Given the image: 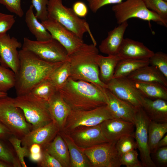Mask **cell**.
Listing matches in <instances>:
<instances>
[{
	"label": "cell",
	"instance_id": "cell-32",
	"mask_svg": "<svg viewBox=\"0 0 167 167\" xmlns=\"http://www.w3.org/2000/svg\"><path fill=\"white\" fill-rule=\"evenodd\" d=\"M70 75V65L68 60L63 61L48 78L53 82L58 90L65 84Z\"/></svg>",
	"mask_w": 167,
	"mask_h": 167
},
{
	"label": "cell",
	"instance_id": "cell-28",
	"mask_svg": "<svg viewBox=\"0 0 167 167\" xmlns=\"http://www.w3.org/2000/svg\"><path fill=\"white\" fill-rule=\"evenodd\" d=\"M136 88L145 97L167 100V88L156 83L134 82Z\"/></svg>",
	"mask_w": 167,
	"mask_h": 167
},
{
	"label": "cell",
	"instance_id": "cell-12",
	"mask_svg": "<svg viewBox=\"0 0 167 167\" xmlns=\"http://www.w3.org/2000/svg\"><path fill=\"white\" fill-rule=\"evenodd\" d=\"M106 85L107 88L117 97L136 108L142 107L144 97L126 77L113 78Z\"/></svg>",
	"mask_w": 167,
	"mask_h": 167
},
{
	"label": "cell",
	"instance_id": "cell-37",
	"mask_svg": "<svg viewBox=\"0 0 167 167\" xmlns=\"http://www.w3.org/2000/svg\"><path fill=\"white\" fill-rule=\"evenodd\" d=\"M149 65L156 67L167 79V54L159 51L149 59Z\"/></svg>",
	"mask_w": 167,
	"mask_h": 167
},
{
	"label": "cell",
	"instance_id": "cell-31",
	"mask_svg": "<svg viewBox=\"0 0 167 167\" xmlns=\"http://www.w3.org/2000/svg\"><path fill=\"white\" fill-rule=\"evenodd\" d=\"M58 91L53 82L47 78L34 87L29 93L36 97L48 101Z\"/></svg>",
	"mask_w": 167,
	"mask_h": 167
},
{
	"label": "cell",
	"instance_id": "cell-21",
	"mask_svg": "<svg viewBox=\"0 0 167 167\" xmlns=\"http://www.w3.org/2000/svg\"><path fill=\"white\" fill-rule=\"evenodd\" d=\"M154 53L143 43L125 38L117 55L120 59H148Z\"/></svg>",
	"mask_w": 167,
	"mask_h": 167
},
{
	"label": "cell",
	"instance_id": "cell-25",
	"mask_svg": "<svg viewBox=\"0 0 167 167\" xmlns=\"http://www.w3.org/2000/svg\"><path fill=\"white\" fill-rule=\"evenodd\" d=\"M59 133L67 145L70 155L71 167H92L83 150L75 144L69 135L61 131Z\"/></svg>",
	"mask_w": 167,
	"mask_h": 167
},
{
	"label": "cell",
	"instance_id": "cell-11",
	"mask_svg": "<svg viewBox=\"0 0 167 167\" xmlns=\"http://www.w3.org/2000/svg\"><path fill=\"white\" fill-rule=\"evenodd\" d=\"M116 142H107L83 149L92 167H120V157L115 147Z\"/></svg>",
	"mask_w": 167,
	"mask_h": 167
},
{
	"label": "cell",
	"instance_id": "cell-6",
	"mask_svg": "<svg viewBox=\"0 0 167 167\" xmlns=\"http://www.w3.org/2000/svg\"><path fill=\"white\" fill-rule=\"evenodd\" d=\"M0 122L21 139L32 129L22 110L15 105L13 98L8 96L0 97Z\"/></svg>",
	"mask_w": 167,
	"mask_h": 167
},
{
	"label": "cell",
	"instance_id": "cell-4",
	"mask_svg": "<svg viewBox=\"0 0 167 167\" xmlns=\"http://www.w3.org/2000/svg\"><path fill=\"white\" fill-rule=\"evenodd\" d=\"M47 12L48 19L58 22L81 39L85 32H88L93 44L96 45L88 24L77 15L72 8L64 6L62 0H49Z\"/></svg>",
	"mask_w": 167,
	"mask_h": 167
},
{
	"label": "cell",
	"instance_id": "cell-39",
	"mask_svg": "<svg viewBox=\"0 0 167 167\" xmlns=\"http://www.w3.org/2000/svg\"><path fill=\"white\" fill-rule=\"evenodd\" d=\"M138 154L135 149L128 152L120 156L121 165L126 167H142V163L138 159Z\"/></svg>",
	"mask_w": 167,
	"mask_h": 167
},
{
	"label": "cell",
	"instance_id": "cell-15",
	"mask_svg": "<svg viewBox=\"0 0 167 167\" xmlns=\"http://www.w3.org/2000/svg\"><path fill=\"white\" fill-rule=\"evenodd\" d=\"M68 135L75 144L83 149L109 142L102 133L100 124L77 127Z\"/></svg>",
	"mask_w": 167,
	"mask_h": 167
},
{
	"label": "cell",
	"instance_id": "cell-7",
	"mask_svg": "<svg viewBox=\"0 0 167 167\" xmlns=\"http://www.w3.org/2000/svg\"><path fill=\"white\" fill-rule=\"evenodd\" d=\"M112 10L118 24L135 18L148 22L152 21L167 27V20L148 9L143 0H126L113 6Z\"/></svg>",
	"mask_w": 167,
	"mask_h": 167
},
{
	"label": "cell",
	"instance_id": "cell-24",
	"mask_svg": "<svg viewBox=\"0 0 167 167\" xmlns=\"http://www.w3.org/2000/svg\"><path fill=\"white\" fill-rule=\"evenodd\" d=\"M43 148L56 158L62 167H71L68 148L59 132L52 141Z\"/></svg>",
	"mask_w": 167,
	"mask_h": 167
},
{
	"label": "cell",
	"instance_id": "cell-50",
	"mask_svg": "<svg viewBox=\"0 0 167 167\" xmlns=\"http://www.w3.org/2000/svg\"><path fill=\"white\" fill-rule=\"evenodd\" d=\"M12 166L8 163L0 160V167H11Z\"/></svg>",
	"mask_w": 167,
	"mask_h": 167
},
{
	"label": "cell",
	"instance_id": "cell-53",
	"mask_svg": "<svg viewBox=\"0 0 167 167\" xmlns=\"http://www.w3.org/2000/svg\"><path fill=\"white\" fill-rule=\"evenodd\" d=\"M0 62H1V60H0Z\"/></svg>",
	"mask_w": 167,
	"mask_h": 167
},
{
	"label": "cell",
	"instance_id": "cell-42",
	"mask_svg": "<svg viewBox=\"0 0 167 167\" xmlns=\"http://www.w3.org/2000/svg\"><path fill=\"white\" fill-rule=\"evenodd\" d=\"M21 1V0H0V4L4 6L10 12L20 18L24 15Z\"/></svg>",
	"mask_w": 167,
	"mask_h": 167
},
{
	"label": "cell",
	"instance_id": "cell-8",
	"mask_svg": "<svg viewBox=\"0 0 167 167\" xmlns=\"http://www.w3.org/2000/svg\"><path fill=\"white\" fill-rule=\"evenodd\" d=\"M23 49L30 52L41 59L49 62H58L68 59L65 48L53 38L46 41H33L25 37L22 46Z\"/></svg>",
	"mask_w": 167,
	"mask_h": 167
},
{
	"label": "cell",
	"instance_id": "cell-14",
	"mask_svg": "<svg viewBox=\"0 0 167 167\" xmlns=\"http://www.w3.org/2000/svg\"><path fill=\"white\" fill-rule=\"evenodd\" d=\"M22 44L14 37L7 34L0 38V65L12 71L15 74L19 64L18 49Z\"/></svg>",
	"mask_w": 167,
	"mask_h": 167
},
{
	"label": "cell",
	"instance_id": "cell-44",
	"mask_svg": "<svg viewBox=\"0 0 167 167\" xmlns=\"http://www.w3.org/2000/svg\"><path fill=\"white\" fill-rule=\"evenodd\" d=\"M92 11L96 13L102 7L109 4L119 3L123 0H87Z\"/></svg>",
	"mask_w": 167,
	"mask_h": 167
},
{
	"label": "cell",
	"instance_id": "cell-35",
	"mask_svg": "<svg viewBox=\"0 0 167 167\" xmlns=\"http://www.w3.org/2000/svg\"><path fill=\"white\" fill-rule=\"evenodd\" d=\"M0 138V160L4 161L12 167H22L17 157H16L11 149Z\"/></svg>",
	"mask_w": 167,
	"mask_h": 167
},
{
	"label": "cell",
	"instance_id": "cell-43",
	"mask_svg": "<svg viewBox=\"0 0 167 167\" xmlns=\"http://www.w3.org/2000/svg\"><path fill=\"white\" fill-rule=\"evenodd\" d=\"M37 163L38 166L41 167H62L56 158L43 148L42 158Z\"/></svg>",
	"mask_w": 167,
	"mask_h": 167
},
{
	"label": "cell",
	"instance_id": "cell-17",
	"mask_svg": "<svg viewBox=\"0 0 167 167\" xmlns=\"http://www.w3.org/2000/svg\"><path fill=\"white\" fill-rule=\"evenodd\" d=\"M60 131L52 121L48 124L32 130L21 139V145L29 149L33 144H37L43 148L52 141Z\"/></svg>",
	"mask_w": 167,
	"mask_h": 167
},
{
	"label": "cell",
	"instance_id": "cell-46",
	"mask_svg": "<svg viewBox=\"0 0 167 167\" xmlns=\"http://www.w3.org/2000/svg\"><path fill=\"white\" fill-rule=\"evenodd\" d=\"M28 157L31 161L39 162L41 160L42 155V148L37 144H33L29 148Z\"/></svg>",
	"mask_w": 167,
	"mask_h": 167
},
{
	"label": "cell",
	"instance_id": "cell-22",
	"mask_svg": "<svg viewBox=\"0 0 167 167\" xmlns=\"http://www.w3.org/2000/svg\"><path fill=\"white\" fill-rule=\"evenodd\" d=\"M126 77L134 82L156 83L167 87V79L156 67L151 65L139 68Z\"/></svg>",
	"mask_w": 167,
	"mask_h": 167
},
{
	"label": "cell",
	"instance_id": "cell-18",
	"mask_svg": "<svg viewBox=\"0 0 167 167\" xmlns=\"http://www.w3.org/2000/svg\"><path fill=\"white\" fill-rule=\"evenodd\" d=\"M105 93L106 105L113 118L134 123L137 108L117 97L107 88L105 89Z\"/></svg>",
	"mask_w": 167,
	"mask_h": 167
},
{
	"label": "cell",
	"instance_id": "cell-1",
	"mask_svg": "<svg viewBox=\"0 0 167 167\" xmlns=\"http://www.w3.org/2000/svg\"><path fill=\"white\" fill-rule=\"evenodd\" d=\"M19 52V64L15 74L14 86L17 96L29 93L34 87L48 78L63 62H47L22 49Z\"/></svg>",
	"mask_w": 167,
	"mask_h": 167
},
{
	"label": "cell",
	"instance_id": "cell-45",
	"mask_svg": "<svg viewBox=\"0 0 167 167\" xmlns=\"http://www.w3.org/2000/svg\"><path fill=\"white\" fill-rule=\"evenodd\" d=\"M152 154L154 155L155 160L157 164L161 167L167 166V146L157 148Z\"/></svg>",
	"mask_w": 167,
	"mask_h": 167
},
{
	"label": "cell",
	"instance_id": "cell-13",
	"mask_svg": "<svg viewBox=\"0 0 167 167\" xmlns=\"http://www.w3.org/2000/svg\"><path fill=\"white\" fill-rule=\"evenodd\" d=\"M41 23L52 37L65 48L68 56L76 51L84 43L82 39L56 21L48 19Z\"/></svg>",
	"mask_w": 167,
	"mask_h": 167
},
{
	"label": "cell",
	"instance_id": "cell-40",
	"mask_svg": "<svg viewBox=\"0 0 167 167\" xmlns=\"http://www.w3.org/2000/svg\"><path fill=\"white\" fill-rule=\"evenodd\" d=\"M49 0H32V5L35 9V15L42 21L48 19L47 6Z\"/></svg>",
	"mask_w": 167,
	"mask_h": 167
},
{
	"label": "cell",
	"instance_id": "cell-27",
	"mask_svg": "<svg viewBox=\"0 0 167 167\" xmlns=\"http://www.w3.org/2000/svg\"><path fill=\"white\" fill-rule=\"evenodd\" d=\"M120 60L117 55H97L96 62L99 70L100 79L102 82L106 84L113 78L115 68Z\"/></svg>",
	"mask_w": 167,
	"mask_h": 167
},
{
	"label": "cell",
	"instance_id": "cell-10",
	"mask_svg": "<svg viewBox=\"0 0 167 167\" xmlns=\"http://www.w3.org/2000/svg\"><path fill=\"white\" fill-rule=\"evenodd\" d=\"M151 120L142 107L136 108L134 124V137L139 151L142 167H156L148 145V128Z\"/></svg>",
	"mask_w": 167,
	"mask_h": 167
},
{
	"label": "cell",
	"instance_id": "cell-23",
	"mask_svg": "<svg viewBox=\"0 0 167 167\" xmlns=\"http://www.w3.org/2000/svg\"><path fill=\"white\" fill-rule=\"evenodd\" d=\"M142 108L151 121L161 123L167 122V101L144 97Z\"/></svg>",
	"mask_w": 167,
	"mask_h": 167
},
{
	"label": "cell",
	"instance_id": "cell-47",
	"mask_svg": "<svg viewBox=\"0 0 167 167\" xmlns=\"http://www.w3.org/2000/svg\"><path fill=\"white\" fill-rule=\"evenodd\" d=\"M72 8L75 14L80 18L85 17L88 12L87 6L85 3L81 1L75 2Z\"/></svg>",
	"mask_w": 167,
	"mask_h": 167
},
{
	"label": "cell",
	"instance_id": "cell-36",
	"mask_svg": "<svg viewBox=\"0 0 167 167\" xmlns=\"http://www.w3.org/2000/svg\"><path fill=\"white\" fill-rule=\"evenodd\" d=\"M8 140L13 147L21 166L27 167L24 158L28 156L29 149L26 147L22 146L21 145V139L13 135L11 136Z\"/></svg>",
	"mask_w": 167,
	"mask_h": 167
},
{
	"label": "cell",
	"instance_id": "cell-52",
	"mask_svg": "<svg viewBox=\"0 0 167 167\" xmlns=\"http://www.w3.org/2000/svg\"><path fill=\"white\" fill-rule=\"evenodd\" d=\"M163 0L164 1L167 2V0Z\"/></svg>",
	"mask_w": 167,
	"mask_h": 167
},
{
	"label": "cell",
	"instance_id": "cell-33",
	"mask_svg": "<svg viewBox=\"0 0 167 167\" xmlns=\"http://www.w3.org/2000/svg\"><path fill=\"white\" fill-rule=\"evenodd\" d=\"M15 76L11 69L0 65V92H7L14 87Z\"/></svg>",
	"mask_w": 167,
	"mask_h": 167
},
{
	"label": "cell",
	"instance_id": "cell-9",
	"mask_svg": "<svg viewBox=\"0 0 167 167\" xmlns=\"http://www.w3.org/2000/svg\"><path fill=\"white\" fill-rule=\"evenodd\" d=\"M113 118L106 105L86 111L71 110L61 131L69 134L77 127L97 126Z\"/></svg>",
	"mask_w": 167,
	"mask_h": 167
},
{
	"label": "cell",
	"instance_id": "cell-34",
	"mask_svg": "<svg viewBox=\"0 0 167 167\" xmlns=\"http://www.w3.org/2000/svg\"><path fill=\"white\" fill-rule=\"evenodd\" d=\"M117 151L120 157L124 154L137 148L134 136L126 135L120 138L115 143Z\"/></svg>",
	"mask_w": 167,
	"mask_h": 167
},
{
	"label": "cell",
	"instance_id": "cell-51",
	"mask_svg": "<svg viewBox=\"0 0 167 167\" xmlns=\"http://www.w3.org/2000/svg\"><path fill=\"white\" fill-rule=\"evenodd\" d=\"M7 96V93L6 92H0V97H2Z\"/></svg>",
	"mask_w": 167,
	"mask_h": 167
},
{
	"label": "cell",
	"instance_id": "cell-41",
	"mask_svg": "<svg viewBox=\"0 0 167 167\" xmlns=\"http://www.w3.org/2000/svg\"><path fill=\"white\" fill-rule=\"evenodd\" d=\"M15 22L14 15L0 12V38L6 34Z\"/></svg>",
	"mask_w": 167,
	"mask_h": 167
},
{
	"label": "cell",
	"instance_id": "cell-3",
	"mask_svg": "<svg viewBox=\"0 0 167 167\" xmlns=\"http://www.w3.org/2000/svg\"><path fill=\"white\" fill-rule=\"evenodd\" d=\"M99 50L93 44L84 43L68 56L70 77L75 80H82L92 83L103 91L107 85L99 77V70L96 62Z\"/></svg>",
	"mask_w": 167,
	"mask_h": 167
},
{
	"label": "cell",
	"instance_id": "cell-29",
	"mask_svg": "<svg viewBox=\"0 0 167 167\" xmlns=\"http://www.w3.org/2000/svg\"><path fill=\"white\" fill-rule=\"evenodd\" d=\"M148 59H120L116 66L113 78L127 77L138 69L149 65Z\"/></svg>",
	"mask_w": 167,
	"mask_h": 167
},
{
	"label": "cell",
	"instance_id": "cell-38",
	"mask_svg": "<svg viewBox=\"0 0 167 167\" xmlns=\"http://www.w3.org/2000/svg\"><path fill=\"white\" fill-rule=\"evenodd\" d=\"M146 7L167 20V2L163 0H143Z\"/></svg>",
	"mask_w": 167,
	"mask_h": 167
},
{
	"label": "cell",
	"instance_id": "cell-2",
	"mask_svg": "<svg viewBox=\"0 0 167 167\" xmlns=\"http://www.w3.org/2000/svg\"><path fill=\"white\" fill-rule=\"evenodd\" d=\"M58 91L71 110L86 111L106 105L105 91L88 82L69 77Z\"/></svg>",
	"mask_w": 167,
	"mask_h": 167
},
{
	"label": "cell",
	"instance_id": "cell-48",
	"mask_svg": "<svg viewBox=\"0 0 167 167\" xmlns=\"http://www.w3.org/2000/svg\"><path fill=\"white\" fill-rule=\"evenodd\" d=\"M12 135L10 130L0 122V138L6 141Z\"/></svg>",
	"mask_w": 167,
	"mask_h": 167
},
{
	"label": "cell",
	"instance_id": "cell-26",
	"mask_svg": "<svg viewBox=\"0 0 167 167\" xmlns=\"http://www.w3.org/2000/svg\"><path fill=\"white\" fill-rule=\"evenodd\" d=\"M33 8L31 4L25 15V21L30 31L35 36L36 41H45L51 39L52 37L49 32L36 16Z\"/></svg>",
	"mask_w": 167,
	"mask_h": 167
},
{
	"label": "cell",
	"instance_id": "cell-19",
	"mask_svg": "<svg viewBox=\"0 0 167 167\" xmlns=\"http://www.w3.org/2000/svg\"><path fill=\"white\" fill-rule=\"evenodd\" d=\"M47 102L52 121L61 131L71 109L58 91L53 95Z\"/></svg>",
	"mask_w": 167,
	"mask_h": 167
},
{
	"label": "cell",
	"instance_id": "cell-20",
	"mask_svg": "<svg viewBox=\"0 0 167 167\" xmlns=\"http://www.w3.org/2000/svg\"><path fill=\"white\" fill-rule=\"evenodd\" d=\"M128 25L127 21H126L109 31L107 37L102 41L99 46L100 51L108 55H117Z\"/></svg>",
	"mask_w": 167,
	"mask_h": 167
},
{
	"label": "cell",
	"instance_id": "cell-16",
	"mask_svg": "<svg viewBox=\"0 0 167 167\" xmlns=\"http://www.w3.org/2000/svg\"><path fill=\"white\" fill-rule=\"evenodd\" d=\"M100 125L104 136L109 142H116L124 135L134 136L135 126L131 122L113 118L104 121Z\"/></svg>",
	"mask_w": 167,
	"mask_h": 167
},
{
	"label": "cell",
	"instance_id": "cell-49",
	"mask_svg": "<svg viewBox=\"0 0 167 167\" xmlns=\"http://www.w3.org/2000/svg\"><path fill=\"white\" fill-rule=\"evenodd\" d=\"M167 146V135H165L159 142L157 148H159Z\"/></svg>",
	"mask_w": 167,
	"mask_h": 167
},
{
	"label": "cell",
	"instance_id": "cell-5",
	"mask_svg": "<svg viewBox=\"0 0 167 167\" xmlns=\"http://www.w3.org/2000/svg\"><path fill=\"white\" fill-rule=\"evenodd\" d=\"M15 105L20 109L32 130L45 126L52 121L47 101L36 97L30 93L13 98Z\"/></svg>",
	"mask_w": 167,
	"mask_h": 167
},
{
	"label": "cell",
	"instance_id": "cell-30",
	"mask_svg": "<svg viewBox=\"0 0 167 167\" xmlns=\"http://www.w3.org/2000/svg\"><path fill=\"white\" fill-rule=\"evenodd\" d=\"M167 132V122L161 123L151 121L148 128V145L151 153L157 149L159 141Z\"/></svg>",
	"mask_w": 167,
	"mask_h": 167
}]
</instances>
